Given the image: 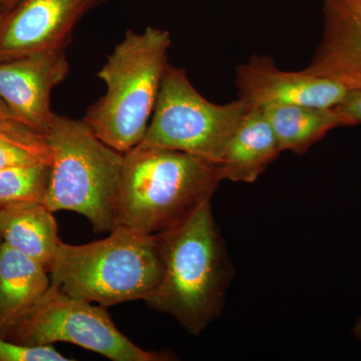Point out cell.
I'll use <instances>...</instances> for the list:
<instances>
[{"instance_id": "cell-26", "label": "cell", "mask_w": 361, "mask_h": 361, "mask_svg": "<svg viewBox=\"0 0 361 361\" xmlns=\"http://www.w3.org/2000/svg\"><path fill=\"white\" fill-rule=\"evenodd\" d=\"M0 18H1V0H0Z\"/></svg>"}, {"instance_id": "cell-23", "label": "cell", "mask_w": 361, "mask_h": 361, "mask_svg": "<svg viewBox=\"0 0 361 361\" xmlns=\"http://www.w3.org/2000/svg\"><path fill=\"white\" fill-rule=\"evenodd\" d=\"M20 1V0H1V14L11 11Z\"/></svg>"}, {"instance_id": "cell-8", "label": "cell", "mask_w": 361, "mask_h": 361, "mask_svg": "<svg viewBox=\"0 0 361 361\" xmlns=\"http://www.w3.org/2000/svg\"><path fill=\"white\" fill-rule=\"evenodd\" d=\"M108 0H20L0 18V63L66 49L80 20Z\"/></svg>"}, {"instance_id": "cell-11", "label": "cell", "mask_w": 361, "mask_h": 361, "mask_svg": "<svg viewBox=\"0 0 361 361\" xmlns=\"http://www.w3.org/2000/svg\"><path fill=\"white\" fill-rule=\"evenodd\" d=\"M322 42L305 71L361 89V18L324 0Z\"/></svg>"}, {"instance_id": "cell-25", "label": "cell", "mask_w": 361, "mask_h": 361, "mask_svg": "<svg viewBox=\"0 0 361 361\" xmlns=\"http://www.w3.org/2000/svg\"><path fill=\"white\" fill-rule=\"evenodd\" d=\"M2 237H1V233H0V249H1V245H2Z\"/></svg>"}, {"instance_id": "cell-1", "label": "cell", "mask_w": 361, "mask_h": 361, "mask_svg": "<svg viewBox=\"0 0 361 361\" xmlns=\"http://www.w3.org/2000/svg\"><path fill=\"white\" fill-rule=\"evenodd\" d=\"M208 200L159 235L163 274L146 299L152 310L173 316L199 336L224 310L233 266Z\"/></svg>"}, {"instance_id": "cell-20", "label": "cell", "mask_w": 361, "mask_h": 361, "mask_svg": "<svg viewBox=\"0 0 361 361\" xmlns=\"http://www.w3.org/2000/svg\"><path fill=\"white\" fill-rule=\"evenodd\" d=\"M45 135L27 127L25 123L7 121L0 122V137L4 139L32 140Z\"/></svg>"}, {"instance_id": "cell-16", "label": "cell", "mask_w": 361, "mask_h": 361, "mask_svg": "<svg viewBox=\"0 0 361 361\" xmlns=\"http://www.w3.org/2000/svg\"><path fill=\"white\" fill-rule=\"evenodd\" d=\"M51 178V165L35 164L0 171V205L16 202L44 203Z\"/></svg>"}, {"instance_id": "cell-17", "label": "cell", "mask_w": 361, "mask_h": 361, "mask_svg": "<svg viewBox=\"0 0 361 361\" xmlns=\"http://www.w3.org/2000/svg\"><path fill=\"white\" fill-rule=\"evenodd\" d=\"M52 153L47 135L32 140L0 137V171L20 166L49 164Z\"/></svg>"}, {"instance_id": "cell-10", "label": "cell", "mask_w": 361, "mask_h": 361, "mask_svg": "<svg viewBox=\"0 0 361 361\" xmlns=\"http://www.w3.org/2000/svg\"><path fill=\"white\" fill-rule=\"evenodd\" d=\"M70 71L65 49L40 52L0 63V97L18 122L47 135L54 113L52 90Z\"/></svg>"}, {"instance_id": "cell-9", "label": "cell", "mask_w": 361, "mask_h": 361, "mask_svg": "<svg viewBox=\"0 0 361 361\" xmlns=\"http://www.w3.org/2000/svg\"><path fill=\"white\" fill-rule=\"evenodd\" d=\"M236 87L240 99H245L252 108H334L341 103L349 90L336 80L304 70H279L273 59L266 56H253L237 68Z\"/></svg>"}, {"instance_id": "cell-12", "label": "cell", "mask_w": 361, "mask_h": 361, "mask_svg": "<svg viewBox=\"0 0 361 361\" xmlns=\"http://www.w3.org/2000/svg\"><path fill=\"white\" fill-rule=\"evenodd\" d=\"M281 153L264 111L251 108L226 147L218 164L221 179L254 183Z\"/></svg>"}, {"instance_id": "cell-24", "label": "cell", "mask_w": 361, "mask_h": 361, "mask_svg": "<svg viewBox=\"0 0 361 361\" xmlns=\"http://www.w3.org/2000/svg\"><path fill=\"white\" fill-rule=\"evenodd\" d=\"M353 336H355L356 341L361 342V315L357 318L355 323L353 330Z\"/></svg>"}, {"instance_id": "cell-13", "label": "cell", "mask_w": 361, "mask_h": 361, "mask_svg": "<svg viewBox=\"0 0 361 361\" xmlns=\"http://www.w3.org/2000/svg\"><path fill=\"white\" fill-rule=\"evenodd\" d=\"M49 270L2 242L0 249V336L32 310L51 287Z\"/></svg>"}, {"instance_id": "cell-7", "label": "cell", "mask_w": 361, "mask_h": 361, "mask_svg": "<svg viewBox=\"0 0 361 361\" xmlns=\"http://www.w3.org/2000/svg\"><path fill=\"white\" fill-rule=\"evenodd\" d=\"M28 346L68 342L113 361H167V351H149L135 345L116 329L104 306H94L66 294L52 283L45 295L2 334Z\"/></svg>"}, {"instance_id": "cell-2", "label": "cell", "mask_w": 361, "mask_h": 361, "mask_svg": "<svg viewBox=\"0 0 361 361\" xmlns=\"http://www.w3.org/2000/svg\"><path fill=\"white\" fill-rule=\"evenodd\" d=\"M221 182L217 163L140 145L123 154L116 227L147 235L168 231L212 200Z\"/></svg>"}, {"instance_id": "cell-19", "label": "cell", "mask_w": 361, "mask_h": 361, "mask_svg": "<svg viewBox=\"0 0 361 361\" xmlns=\"http://www.w3.org/2000/svg\"><path fill=\"white\" fill-rule=\"evenodd\" d=\"M336 110L343 118L345 126L361 123V89L349 90Z\"/></svg>"}, {"instance_id": "cell-3", "label": "cell", "mask_w": 361, "mask_h": 361, "mask_svg": "<svg viewBox=\"0 0 361 361\" xmlns=\"http://www.w3.org/2000/svg\"><path fill=\"white\" fill-rule=\"evenodd\" d=\"M168 30H128L97 73L106 92L87 109L82 121L111 149L126 154L141 145L169 65Z\"/></svg>"}, {"instance_id": "cell-5", "label": "cell", "mask_w": 361, "mask_h": 361, "mask_svg": "<svg viewBox=\"0 0 361 361\" xmlns=\"http://www.w3.org/2000/svg\"><path fill=\"white\" fill-rule=\"evenodd\" d=\"M52 161L44 204L84 215L96 233L116 228L123 154L102 142L84 121L54 114L47 134Z\"/></svg>"}, {"instance_id": "cell-4", "label": "cell", "mask_w": 361, "mask_h": 361, "mask_svg": "<svg viewBox=\"0 0 361 361\" xmlns=\"http://www.w3.org/2000/svg\"><path fill=\"white\" fill-rule=\"evenodd\" d=\"M49 272L68 295L104 307L145 301L163 274L160 239L118 226L84 245L61 241Z\"/></svg>"}, {"instance_id": "cell-14", "label": "cell", "mask_w": 361, "mask_h": 361, "mask_svg": "<svg viewBox=\"0 0 361 361\" xmlns=\"http://www.w3.org/2000/svg\"><path fill=\"white\" fill-rule=\"evenodd\" d=\"M2 241L49 270L59 242L54 212L40 202L0 205Z\"/></svg>"}, {"instance_id": "cell-6", "label": "cell", "mask_w": 361, "mask_h": 361, "mask_svg": "<svg viewBox=\"0 0 361 361\" xmlns=\"http://www.w3.org/2000/svg\"><path fill=\"white\" fill-rule=\"evenodd\" d=\"M251 108L240 97L225 104L208 101L195 89L185 68L169 63L141 145L175 149L219 164Z\"/></svg>"}, {"instance_id": "cell-22", "label": "cell", "mask_w": 361, "mask_h": 361, "mask_svg": "<svg viewBox=\"0 0 361 361\" xmlns=\"http://www.w3.org/2000/svg\"><path fill=\"white\" fill-rule=\"evenodd\" d=\"M7 121H14L18 122L13 111L7 106L6 102L0 97V122H7Z\"/></svg>"}, {"instance_id": "cell-15", "label": "cell", "mask_w": 361, "mask_h": 361, "mask_svg": "<svg viewBox=\"0 0 361 361\" xmlns=\"http://www.w3.org/2000/svg\"><path fill=\"white\" fill-rule=\"evenodd\" d=\"M261 109L274 130L280 151H290L299 156L322 141L330 130L345 126L336 106H271Z\"/></svg>"}, {"instance_id": "cell-21", "label": "cell", "mask_w": 361, "mask_h": 361, "mask_svg": "<svg viewBox=\"0 0 361 361\" xmlns=\"http://www.w3.org/2000/svg\"><path fill=\"white\" fill-rule=\"evenodd\" d=\"M337 6L361 18V0H330Z\"/></svg>"}, {"instance_id": "cell-18", "label": "cell", "mask_w": 361, "mask_h": 361, "mask_svg": "<svg viewBox=\"0 0 361 361\" xmlns=\"http://www.w3.org/2000/svg\"><path fill=\"white\" fill-rule=\"evenodd\" d=\"M54 345L28 346L0 337V361H71Z\"/></svg>"}]
</instances>
